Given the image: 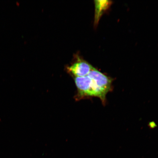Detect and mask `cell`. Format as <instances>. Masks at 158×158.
Segmentation results:
<instances>
[{
  "label": "cell",
  "mask_w": 158,
  "mask_h": 158,
  "mask_svg": "<svg viewBox=\"0 0 158 158\" xmlns=\"http://www.w3.org/2000/svg\"><path fill=\"white\" fill-rule=\"evenodd\" d=\"M88 76L89 79L84 98L96 97L104 102L106 94L111 89V80L94 68Z\"/></svg>",
  "instance_id": "obj_1"
},
{
  "label": "cell",
  "mask_w": 158,
  "mask_h": 158,
  "mask_svg": "<svg viewBox=\"0 0 158 158\" xmlns=\"http://www.w3.org/2000/svg\"><path fill=\"white\" fill-rule=\"evenodd\" d=\"M94 68L86 61H80L69 67L68 69L75 77H80L88 76Z\"/></svg>",
  "instance_id": "obj_2"
},
{
  "label": "cell",
  "mask_w": 158,
  "mask_h": 158,
  "mask_svg": "<svg viewBox=\"0 0 158 158\" xmlns=\"http://www.w3.org/2000/svg\"><path fill=\"white\" fill-rule=\"evenodd\" d=\"M108 1H94L95 4L96 12L95 21L97 23L103 12L110 6V3Z\"/></svg>",
  "instance_id": "obj_3"
}]
</instances>
